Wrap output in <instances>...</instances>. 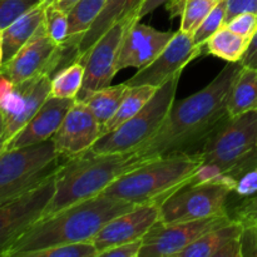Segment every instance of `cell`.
Masks as SVG:
<instances>
[{
	"mask_svg": "<svg viewBox=\"0 0 257 257\" xmlns=\"http://www.w3.org/2000/svg\"><path fill=\"white\" fill-rule=\"evenodd\" d=\"M168 2H171V0H145L143 4L141 5L140 10H138L137 13V17L136 18H137L138 20H141V18L150 14V13H152L153 10L157 9V8L161 7V5L167 4Z\"/></svg>",
	"mask_w": 257,
	"mask_h": 257,
	"instance_id": "8d00e7d4",
	"label": "cell"
},
{
	"mask_svg": "<svg viewBox=\"0 0 257 257\" xmlns=\"http://www.w3.org/2000/svg\"><path fill=\"white\" fill-rule=\"evenodd\" d=\"M3 62H4V58H3V47H2V40H0V69H2Z\"/></svg>",
	"mask_w": 257,
	"mask_h": 257,
	"instance_id": "60d3db41",
	"label": "cell"
},
{
	"mask_svg": "<svg viewBox=\"0 0 257 257\" xmlns=\"http://www.w3.org/2000/svg\"><path fill=\"white\" fill-rule=\"evenodd\" d=\"M231 192L227 186L207 182L185 183L160 205V221L163 223L200 220L228 212Z\"/></svg>",
	"mask_w": 257,
	"mask_h": 257,
	"instance_id": "ba28073f",
	"label": "cell"
},
{
	"mask_svg": "<svg viewBox=\"0 0 257 257\" xmlns=\"http://www.w3.org/2000/svg\"><path fill=\"white\" fill-rule=\"evenodd\" d=\"M176 32H162L147 24H142L138 19L128 23L118 57V70L125 68L147 67L156 59L170 43Z\"/></svg>",
	"mask_w": 257,
	"mask_h": 257,
	"instance_id": "5bb4252c",
	"label": "cell"
},
{
	"mask_svg": "<svg viewBox=\"0 0 257 257\" xmlns=\"http://www.w3.org/2000/svg\"><path fill=\"white\" fill-rule=\"evenodd\" d=\"M201 163L202 158L197 152L153 158L120 176L102 193L135 205L156 203L160 206L168 196L187 183Z\"/></svg>",
	"mask_w": 257,
	"mask_h": 257,
	"instance_id": "277c9868",
	"label": "cell"
},
{
	"mask_svg": "<svg viewBox=\"0 0 257 257\" xmlns=\"http://www.w3.org/2000/svg\"><path fill=\"white\" fill-rule=\"evenodd\" d=\"M136 151L93 153L65 158L55 172V191L42 217L54 215L74 203L100 195L115 180L147 163Z\"/></svg>",
	"mask_w": 257,
	"mask_h": 257,
	"instance_id": "3957f363",
	"label": "cell"
},
{
	"mask_svg": "<svg viewBox=\"0 0 257 257\" xmlns=\"http://www.w3.org/2000/svg\"><path fill=\"white\" fill-rule=\"evenodd\" d=\"M128 89L130 87L125 83L113 87L109 85L88 95L84 100H82V103H84L92 110L94 117L103 127L115 114Z\"/></svg>",
	"mask_w": 257,
	"mask_h": 257,
	"instance_id": "7402d4cb",
	"label": "cell"
},
{
	"mask_svg": "<svg viewBox=\"0 0 257 257\" xmlns=\"http://www.w3.org/2000/svg\"><path fill=\"white\" fill-rule=\"evenodd\" d=\"M227 18V0H218L216 7L211 10L210 14L205 18L200 27L192 35L193 43L196 47H205V43L212 37L222 25L226 24Z\"/></svg>",
	"mask_w": 257,
	"mask_h": 257,
	"instance_id": "83f0119b",
	"label": "cell"
},
{
	"mask_svg": "<svg viewBox=\"0 0 257 257\" xmlns=\"http://www.w3.org/2000/svg\"><path fill=\"white\" fill-rule=\"evenodd\" d=\"M2 140H5L4 138V118H3V114L0 113V141Z\"/></svg>",
	"mask_w": 257,
	"mask_h": 257,
	"instance_id": "ab89813d",
	"label": "cell"
},
{
	"mask_svg": "<svg viewBox=\"0 0 257 257\" xmlns=\"http://www.w3.org/2000/svg\"><path fill=\"white\" fill-rule=\"evenodd\" d=\"M235 192L242 198L257 195V167L247 171L238 178Z\"/></svg>",
	"mask_w": 257,
	"mask_h": 257,
	"instance_id": "d6a6232c",
	"label": "cell"
},
{
	"mask_svg": "<svg viewBox=\"0 0 257 257\" xmlns=\"http://www.w3.org/2000/svg\"><path fill=\"white\" fill-rule=\"evenodd\" d=\"M55 191V173L28 192L0 205V257L44 213Z\"/></svg>",
	"mask_w": 257,
	"mask_h": 257,
	"instance_id": "30bf717a",
	"label": "cell"
},
{
	"mask_svg": "<svg viewBox=\"0 0 257 257\" xmlns=\"http://www.w3.org/2000/svg\"><path fill=\"white\" fill-rule=\"evenodd\" d=\"M251 39L237 34L227 25H222L205 43L203 54H211L228 63H237L245 55Z\"/></svg>",
	"mask_w": 257,
	"mask_h": 257,
	"instance_id": "44dd1931",
	"label": "cell"
},
{
	"mask_svg": "<svg viewBox=\"0 0 257 257\" xmlns=\"http://www.w3.org/2000/svg\"><path fill=\"white\" fill-rule=\"evenodd\" d=\"M47 2H40L18 17L2 30V47L4 62L9 60L39 29L44 22ZM3 62V63H4Z\"/></svg>",
	"mask_w": 257,
	"mask_h": 257,
	"instance_id": "d6986e66",
	"label": "cell"
},
{
	"mask_svg": "<svg viewBox=\"0 0 257 257\" xmlns=\"http://www.w3.org/2000/svg\"><path fill=\"white\" fill-rule=\"evenodd\" d=\"M232 218L242 222L243 226H257V195L243 198L236 207L235 217Z\"/></svg>",
	"mask_w": 257,
	"mask_h": 257,
	"instance_id": "1f68e13d",
	"label": "cell"
},
{
	"mask_svg": "<svg viewBox=\"0 0 257 257\" xmlns=\"http://www.w3.org/2000/svg\"><path fill=\"white\" fill-rule=\"evenodd\" d=\"M74 102L75 99L48 98L34 117L17 135L5 142V150L37 145L50 140Z\"/></svg>",
	"mask_w": 257,
	"mask_h": 257,
	"instance_id": "2e32d148",
	"label": "cell"
},
{
	"mask_svg": "<svg viewBox=\"0 0 257 257\" xmlns=\"http://www.w3.org/2000/svg\"><path fill=\"white\" fill-rule=\"evenodd\" d=\"M242 222L233 218L203 235L177 257H242Z\"/></svg>",
	"mask_w": 257,
	"mask_h": 257,
	"instance_id": "e0dca14e",
	"label": "cell"
},
{
	"mask_svg": "<svg viewBox=\"0 0 257 257\" xmlns=\"http://www.w3.org/2000/svg\"><path fill=\"white\" fill-rule=\"evenodd\" d=\"M44 24L47 34L57 45H63L69 38L68 13L60 9L54 3H47L44 12Z\"/></svg>",
	"mask_w": 257,
	"mask_h": 257,
	"instance_id": "484cf974",
	"label": "cell"
},
{
	"mask_svg": "<svg viewBox=\"0 0 257 257\" xmlns=\"http://www.w3.org/2000/svg\"><path fill=\"white\" fill-rule=\"evenodd\" d=\"M182 72L163 83L150 102L133 118L123 123L117 130L100 136L92 146L93 153H123L137 150L147 142L167 118L168 112L176 100L178 83Z\"/></svg>",
	"mask_w": 257,
	"mask_h": 257,
	"instance_id": "52a82bcc",
	"label": "cell"
},
{
	"mask_svg": "<svg viewBox=\"0 0 257 257\" xmlns=\"http://www.w3.org/2000/svg\"><path fill=\"white\" fill-rule=\"evenodd\" d=\"M226 25L237 34L242 35L247 39H252V37L257 32V13H241V14L236 15L232 19L228 20Z\"/></svg>",
	"mask_w": 257,
	"mask_h": 257,
	"instance_id": "4dcf8cb0",
	"label": "cell"
},
{
	"mask_svg": "<svg viewBox=\"0 0 257 257\" xmlns=\"http://www.w3.org/2000/svg\"><path fill=\"white\" fill-rule=\"evenodd\" d=\"M232 220L228 212L183 222L163 223L158 220L142 238L140 257H177L203 235Z\"/></svg>",
	"mask_w": 257,
	"mask_h": 257,
	"instance_id": "9c48e42d",
	"label": "cell"
},
{
	"mask_svg": "<svg viewBox=\"0 0 257 257\" xmlns=\"http://www.w3.org/2000/svg\"><path fill=\"white\" fill-rule=\"evenodd\" d=\"M240 63L245 65V67L256 68L257 69V32L252 37V39H251L247 50H246L245 55H243Z\"/></svg>",
	"mask_w": 257,
	"mask_h": 257,
	"instance_id": "d590c367",
	"label": "cell"
},
{
	"mask_svg": "<svg viewBox=\"0 0 257 257\" xmlns=\"http://www.w3.org/2000/svg\"><path fill=\"white\" fill-rule=\"evenodd\" d=\"M158 88L151 85H140V87H130L124 99L120 103L115 114L102 127V135L117 130L118 127L135 117L148 102Z\"/></svg>",
	"mask_w": 257,
	"mask_h": 257,
	"instance_id": "603a6c76",
	"label": "cell"
},
{
	"mask_svg": "<svg viewBox=\"0 0 257 257\" xmlns=\"http://www.w3.org/2000/svg\"><path fill=\"white\" fill-rule=\"evenodd\" d=\"M217 3L218 0H186L181 15L180 29L187 34L193 35Z\"/></svg>",
	"mask_w": 257,
	"mask_h": 257,
	"instance_id": "4316f807",
	"label": "cell"
},
{
	"mask_svg": "<svg viewBox=\"0 0 257 257\" xmlns=\"http://www.w3.org/2000/svg\"><path fill=\"white\" fill-rule=\"evenodd\" d=\"M136 206L103 193L74 203L54 215L40 217L10 246L4 257H30L53 246L93 241L109 221Z\"/></svg>",
	"mask_w": 257,
	"mask_h": 257,
	"instance_id": "7a4b0ae2",
	"label": "cell"
},
{
	"mask_svg": "<svg viewBox=\"0 0 257 257\" xmlns=\"http://www.w3.org/2000/svg\"><path fill=\"white\" fill-rule=\"evenodd\" d=\"M14 83L9 79V78L4 77V75H0V100L5 97V95L9 94L13 89H14Z\"/></svg>",
	"mask_w": 257,
	"mask_h": 257,
	"instance_id": "74e56055",
	"label": "cell"
},
{
	"mask_svg": "<svg viewBox=\"0 0 257 257\" xmlns=\"http://www.w3.org/2000/svg\"><path fill=\"white\" fill-rule=\"evenodd\" d=\"M130 20H123L105 32L80 59L84 64V82L75 100L82 102L97 90L109 87L118 70V57Z\"/></svg>",
	"mask_w": 257,
	"mask_h": 257,
	"instance_id": "8fae6325",
	"label": "cell"
},
{
	"mask_svg": "<svg viewBox=\"0 0 257 257\" xmlns=\"http://www.w3.org/2000/svg\"><path fill=\"white\" fill-rule=\"evenodd\" d=\"M77 2L78 0H54L53 3H54L55 5H58L62 10H64L65 13H68Z\"/></svg>",
	"mask_w": 257,
	"mask_h": 257,
	"instance_id": "f35d334b",
	"label": "cell"
},
{
	"mask_svg": "<svg viewBox=\"0 0 257 257\" xmlns=\"http://www.w3.org/2000/svg\"><path fill=\"white\" fill-rule=\"evenodd\" d=\"M202 54V48L196 47L192 35L180 29L153 62L147 67L138 69V72L124 83L128 87L151 85L160 88L173 75L182 72L188 63Z\"/></svg>",
	"mask_w": 257,
	"mask_h": 257,
	"instance_id": "7c38bea8",
	"label": "cell"
},
{
	"mask_svg": "<svg viewBox=\"0 0 257 257\" xmlns=\"http://www.w3.org/2000/svg\"><path fill=\"white\" fill-rule=\"evenodd\" d=\"M242 64L228 63L203 89L173 102L160 130L136 153L146 160L195 153L213 128L227 117V99L231 85Z\"/></svg>",
	"mask_w": 257,
	"mask_h": 257,
	"instance_id": "6da1fadb",
	"label": "cell"
},
{
	"mask_svg": "<svg viewBox=\"0 0 257 257\" xmlns=\"http://www.w3.org/2000/svg\"><path fill=\"white\" fill-rule=\"evenodd\" d=\"M257 13V0H227L226 23L241 13Z\"/></svg>",
	"mask_w": 257,
	"mask_h": 257,
	"instance_id": "e575fe53",
	"label": "cell"
},
{
	"mask_svg": "<svg viewBox=\"0 0 257 257\" xmlns=\"http://www.w3.org/2000/svg\"><path fill=\"white\" fill-rule=\"evenodd\" d=\"M84 64L80 60L58 70L52 77L50 97L75 99L84 82Z\"/></svg>",
	"mask_w": 257,
	"mask_h": 257,
	"instance_id": "d4e9b609",
	"label": "cell"
},
{
	"mask_svg": "<svg viewBox=\"0 0 257 257\" xmlns=\"http://www.w3.org/2000/svg\"><path fill=\"white\" fill-rule=\"evenodd\" d=\"M30 257H98V251L93 241H84L44 248Z\"/></svg>",
	"mask_w": 257,
	"mask_h": 257,
	"instance_id": "f1b7e54d",
	"label": "cell"
},
{
	"mask_svg": "<svg viewBox=\"0 0 257 257\" xmlns=\"http://www.w3.org/2000/svg\"><path fill=\"white\" fill-rule=\"evenodd\" d=\"M107 0H78L68 12L69 38L80 43L83 35L90 29L98 15L104 9Z\"/></svg>",
	"mask_w": 257,
	"mask_h": 257,
	"instance_id": "cb8c5ba5",
	"label": "cell"
},
{
	"mask_svg": "<svg viewBox=\"0 0 257 257\" xmlns=\"http://www.w3.org/2000/svg\"><path fill=\"white\" fill-rule=\"evenodd\" d=\"M141 248H142V240L132 241V242L123 243V245L114 246L109 250L100 253V257H140Z\"/></svg>",
	"mask_w": 257,
	"mask_h": 257,
	"instance_id": "836d02e7",
	"label": "cell"
},
{
	"mask_svg": "<svg viewBox=\"0 0 257 257\" xmlns=\"http://www.w3.org/2000/svg\"><path fill=\"white\" fill-rule=\"evenodd\" d=\"M5 150V140L0 141V153Z\"/></svg>",
	"mask_w": 257,
	"mask_h": 257,
	"instance_id": "b9f144b4",
	"label": "cell"
},
{
	"mask_svg": "<svg viewBox=\"0 0 257 257\" xmlns=\"http://www.w3.org/2000/svg\"><path fill=\"white\" fill-rule=\"evenodd\" d=\"M42 0H0V29H4Z\"/></svg>",
	"mask_w": 257,
	"mask_h": 257,
	"instance_id": "f546056e",
	"label": "cell"
},
{
	"mask_svg": "<svg viewBox=\"0 0 257 257\" xmlns=\"http://www.w3.org/2000/svg\"><path fill=\"white\" fill-rule=\"evenodd\" d=\"M158 220L160 206L156 203L137 205L128 212L113 218L93 240L98 251V257L100 253L114 246L142 240Z\"/></svg>",
	"mask_w": 257,
	"mask_h": 257,
	"instance_id": "9a60e30c",
	"label": "cell"
},
{
	"mask_svg": "<svg viewBox=\"0 0 257 257\" xmlns=\"http://www.w3.org/2000/svg\"><path fill=\"white\" fill-rule=\"evenodd\" d=\"M62 156L53 140L0 153V205L28 192L57 172Z\"/></svg>",
	"mask_w": 257,
	"mask_h": 257,
	"instance_id": "8992f818",
	"label": "cell"
},
{
	"mask_svg": "<svg viewBox=\"0 0 257 257\" xmlns=\"http://www.w3.org/2000/svg\"><path fill=\"white\" fill-rule=\"evenodd\" d=\"M0 40H2V30H0Z\"/></svg>",
	"mask_w": 257,
	"mask_h": 257,
	"instance_id": "ee69618b",
	"label": "cell"
},
{
	"mask_svg": "<svg viewBox=\"0 0 257 257\" xmlns=\"http://www.w3.org/2000/svg\"><path fill=\"white\" fill-rule=\"evenodd\" d=\"M0 30H2V29H0Z\"/></svg>",
	"mask_w": 257,
	"mask_h": 257,
	"instance_id": "f6af8a7d",
	"label": "cell"
},
{
	"mask_svg": "<svg viewBox=\"0 0 257 257\" xmlns=\"http://www.w3.org/2000/svg\"><path fill=\"white\" fill-rule=\"evenodd\" d=\"M100 135L102 125L92 110L75 100L52 140L59 156L69 158L89 151Z\"/></svg>",
	"mask_w": 257,
	"mask_h": 257,
	"instance_id": "4fadbf2b",
	"label": "cell"
},
{
	"mask_svg": "<svg viewBox=\"0 0 257 257\" xmlns=\"http://www.w3.org/2000/svg\"><path fill=\"white\" fill-rule=\"evenodd\" d=\"M251 110H257V69L242 65L228 93L227 113L237 117Z\"/></svg>",
	"mask_w": 257,
	"mask_h": 257,
	"instance_id": "ffe728a7",
	"label": "cell"
},
{
	"mask_svg": "<svg viewBox=\"0 0 257 257\" xmlns=\"http://www.w3.org/2000/svg\"><path fill=\"white\" fill-rule=\"evenodd\" d=\"M197 153L237 180L257 167V110L223 118Z\"/></svg>",
	"mask_w": 257,
	"mask_h": 257,
	"instance_id": "5b68a950",
	"label": "cell"
},
{
	"mask_svg": "<svg viewBox=\"0 0 257 257\" xmlns=\"http://www.w3.org/2000/svg\"><path fill=\"white\" fill-rule=\"evenodd\" d=\"M145 0H107L104 9L102 10L90 29L83 35L79 43V60L87 54L98 39L110 29L113 25L123 20L135 19ZM137 19V18H136Z\"/></svg>",
	"mask_w": 257,
	"mask_h": 257,
	"instance_id": "ac0fdd59",
	"label": "cell"
},
{
	"mask_svg": "<svg viewBox=\"0 0 257 257\" xmlns=\"http://www.w3.org/2000/svg\"><path fill=\"white\" fill-rule=\"evenodd\" d=\"M42 2H47V3H52V2H54V0H42Z\"/></svg>",
	"mask_w": 257,
	"mask_h": 257,
	"instance_id": "7bdbcfd3",
	"label": "cell"
}]
</instances>
